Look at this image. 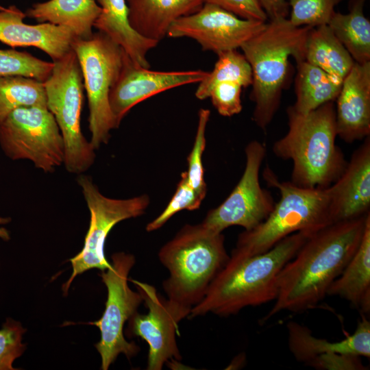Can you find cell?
Masks as SVG:
<instances>
[{"mask_svg": "<svg viewBox=\"0 0 370 370\" xmlns=\"http://www.w3.org/2000/svg\"><path fill=\"white\" fill-rule=\"evenodd\" d=\"M369 219V212L332 223L310 236L282 269L275 304L262 323L284 310L315 308L356 253Z\"/></svg>", "mask_w": 370, "mask_h": 370, "instance_id": "cell-1", "label": "cell"}, {"mask_svg": "<svg viewBox=\"0 0 370 370\" xmlns=\"http://www.w3.org/2000/svg\"><path fill=\"white\" fill-rule=\"evenodd\" d=\"M310 236L304 232H295L268 251L254 256L231 254L188 318L208 313L227 317L246 307L275 301L282 269Z\"/></svg>", "mask_w": 370, "mask_h": 370, "instance_id": "cell-2", "label": "cell"}, {"mask_svg": "<svg viewBox=\"0 0 370 370\" xmlns=\"http://www.w3.org/2000/svg\"><path fill=\"white\" fill-rule=\"evenodd\" d=\"M288 130L275 141L273 153L293 163L291 182L305 188H326L343 172L347 161L336 145L334 101L306 113L286 109Z\"/></svg>", "mask_w": 370, "mask_h": 370, "instance_id": "cell-3", "label": "cell"}, {"mask_svg": "<svg viewBox=\"0 0 370 370\" xmlns=\"http://www.w3.org/2000/svg\"><path fill=\"white\" fill-rule=\"evenodd\" d=\"M169 271L162 288L171 304L188 315L230 258L222 233L201 223L184 225L158 252Z\"/></svg>", "mask_w": 370, "mask_h": 370, "instance_id": "cell-4", "label": "cell"}, {"mask_svg": "<svg viewBox=\"0 0 370 370\" xmlns=\"http://www.w3.org/2000/svg\"><path fill=\"white\" fill-rule=\"evenodd\" d=\"M311 27H296L286 18H275L241 47L252 71L249 95L255 104L252 120L262 131L267 130L280 106L289 58L295 62L304 60L306 40Z\"/></svg>", "mask_w": 370, "mask_h": 370, "instance_id": "cell-5", "label": "cell"}, {"mask_svg": "<svg viewBox=\"0 0 370 370\" xmlns=\"http://www.w3.org/2000/svg\"><path fill=\"white\" fill-rule=\"evenodd\" d=\"M263 177L268 186L279 190L280 199L266 219L238 235L231 254L248 256L264 253L291 234L312 235L333 223L328 187L305 188L291 182H280L269 166Z\"/></svg>", "mask_w": 370, "mask_h": 370, "instance_id": "cell-6", "label": "cell"}, {"mask_svg": "<svg viewBox=\"0 0 370 370\" xmlns=\"http://www.w3.org/2000/svg\"><path fill=\"white\" fill-rule=\"evenodd\" d=\"M71 47L82 70L88 102L90 142L96 149L106 144L110 131L119 127L109 95L121 71L125 51L99 31L87 39L75 38Z\"/></svg>", "mask_w": 370, "mask_h": 370, "instance_id": "cell-7", "label": "cell"}, {"mask_svg": "<svg viewBox=\"0 0 370 370\" xmlns=\"http://www.w3.org/2000/svg\"><path fill=\"white\" fill-rule=\"evenodd\" d=\"M53 62L51 73L43 82L47 106L63 138L64 164L66 170L81 174L91 166L95 158V149L81 130L84 88L82 70L73 49Z\"/></svg>", "mask_w": 370, "mask_h": 370, "instance_id": "cell-8", "label": "cell"}, {"mask_svg": "<svg viewBox=\"0 0 370 370\" xmlns=\"http://www.w3.org/2000/svg\"><path fill=\"white\" fill-rule=\"evenodd\" d=\"M0 145L12 160H28L45 172L64 164L63 138L47 106L21 107L0 124Z\"/></svg>", "mask_w": 370, "mask_h": 370, "instance_id": "cell-9", "label": "cell"}, {"mask_svg": "<svg viewBox=\"0 0 370 370\" xmlns=\"http://www.w3.org/2000/svg\"><path fill=\"white\" fill-rule=\"evenodd\" d=\"M135 262L132 254L115 253L112 256L111 266L100 275L108 290L106 308L101 317L90 324L98 327L101 332L95 347L101 356L103 370H107L119 354L130 358L139 351L137 345L127 341L123 334L125 323L143 302L140 293L133 291L127 284L128 275Z\"/></svg>", "mask_w": 370, "mask_h": 370, "instance_id": "cell-10", "label": "cell"}, {"mask_svg": "<svg viewBox=\"0 0 370 370\" xmlns=\"http://www.w3.org/2000/svg\"><path fill=\"white\" fill-rule=\"evenodd\" d=\"M77 182L90 212V225L84 247L70 259L72 274L64 285L67 291L74 278L92 269L106 270L111 266L104 254L106 238L118 223L143 214L149 204V198L143 195L126 199L107 197L102 195L90 177L81 175Z\"/></svg>", "mask_w": 370, "mask_h": 370, "instance_id": "cell-11", "label": "cell"}, {"mask_svg": "<svg viewBox=\"0 0 370 370\" xmlns=\"http://www.w3.org/2000/svg\"><path fill=\"white\" fill-rule=\"evenodd\" d=\"M245 167L234 190L219 206L210 210L201 225L218 233L238 225L249 231L262 223L272 212L275 202L271 194L261 187L260 170L267 149L258 140L249 142L245 149Z\"/></svg>", "mask_w": 370, "mask_h": 370, "instance_id": "cell-12", "label": "cell"}, {"mask_svg": "<svg viewBox=\"0 0 370 370\" xmlns=\"http://www.w3.org/2000/svg\"><path fill=\"white\" fill-rule=\"evenodd\" d=\"M135 284L148 309L145 314L136 312L130 319V334L145 341L149 345L147 369L161 370L170 360H181L176 336L179 323L187 314L172 305L147 283L130 279Z\"/></svg>", "mask_w": 370, "mask_h": 370, "instance_id": "cell-13", "label": "cell"}, {"mask_svg": "<svg viewBox=\"0 0 370 370\" xmlns=\"http://www.w3.org/2000/svg\"><path fill=\"white\" fill-rule=\"evenodd\" d=\"M266 23L242 18L214 4L204 3L197 12L177 19L167 36L196 40L204 51L217 53L237 49L259 33Z\"/></svg>", "mask_w": 370, "mask_h": 370, "instance_id": "cell-14", "label": "cell"}, {"mask_svg": "<svg viewBox=\"0 0 370 370\" xmlns=\"http://www.w3.org/2000/svg\"><path fill=\"white\" fill-rule=\"evenodd\" d=\"M208 74L203 70L151 71L137 66L125 51L121 71L109 95L117 125L138 103L175 87L200 82Z\"/></svg>", "mask_w": 370, "mask_h": 370, "instance_id": "cell-15", "label": "cell"}, {"mask_svg": "<svg viewBox=\"0 0 370 370\" xmlns=\"http://www.w3.org/2000/svg\"><path fill=\"white\" fill-rule=\"evenodd\" d=\"M328 188L333 223L356 219L369 212V136L352 153L342 174Z\"/></svg>", "mask_w": 370, "mask_h": 370, "instance_id": "cell-16", "label": "cell"}, {"mask_svg": "<svg viewBox=\"0 0 370 370\" xmlns=\"http://www.w3.org/2000/svg\"><path fill=\"white\" fill-rule=\"evenodd\" d=\"M337 136L352 143L370 136V62H355L336 99Z\"/></svg>", "mask_w": 370, "mask_h": 370, "instance_id": "cell-17", "label": "cell"}, {"mask_svg": "<svg viewBox=\"0 0 370 370\" xmlns=\"http://www.w3.org/2000/svg\"><path fill=\"white\" fill-rule=\"evenodd\" d=\"M25 13L15 5L0 10V41L12 47H33L58 60L72 49L76 38L67 27L50 23H23Z\"/></svg>", "mask_w": 370, "mask_h": 370, "instance_id": "cell-18", "label": "cell"}, {"mask_svg": "<svg viewBox=\"0 0 370 370\" xmlns=\"http://www.w3.org/2000/svg\"><path fill=\"white\" fill-rule=\"evenodd\" d=\"M286 328L290 352L305 365L319 355L331 352L370 357V322L365 314L353 334L336 342L315 337L308 327L294 321H289Z\"/></svg>", "mask_w": 370, "mask_h": 370, "instance_id": "cell-19", "label": "cell"}, {"mask_svg": "<svg viewBox=\"0 0 370 370\" xmlns=\"http://www.w3.org/2000/svg\"><path fill=\"white\" fill-rule=\"evenodd\" d=\"M128 21L140 36L159 42L179 18L197 12L203 0H125Z\"/></svg>", "mask_w": 370, "mask_h": 370, "instance_id": "cell-20", "label": "cell"}, {"mask_svg": "<svg viewBox=\"0 0 370 370\" xmlns=\"http://www.w3.org/2000/svg\"><path fill=\"white\" fill-rule=\"evenodd\" d=\"M101 12L94 27L109 36L120 45L137 66L149 69L147 53L158 42L137 34L128 21V8L125 0H96Z\"/></svg>", "mask_w": 370, "mask_h": 370, "instance_id": "cell-21", "label": "cell"}, {"mask_svg": "<svg viewBox=\"0 0 370 370\" xmlns=\"http://www.w3.org/2000/svg\"><path fill=\"white\" fill-rule=\"evenodd\" d=\"M327 295L347 300L362 314L370 312V219L361 242L341 274L330 285Z\"/></svg>", "mask_w": 370, "mask_h": 370, "instance_id": "cell-22", "label": "cell"}, {"mask_svg": "<svg viewBox=\"0 0 370 370\" xmlns=\"http://www.w3.org/2000/svg\"><path fill=\"white\" fill-rule=\"evenodd\" d=\"M101 8L96 0H49L34 4L26 16L71 29L77 38L87 39Z\"/></svg>", "mask_w": 370, "mask_h": 370, "instance_id": "cell-23", "label": "cell"}, {"mask_svg": "<svg viewBox=\"0 0 370 370\" xmlns=\"http://www.w3.org/2000/svg\"><path fill=\"white\" fill-rule=\"evenodd\" d=\"M304 60L342 82L355 63L328 25L310 29L304 47Z\"/></svg>", "mask_w": 370, "mask_h": 370, "instance_id": "cell-24", "label": "cell"}, {"mask_svg": "<svg viewBox=\"0 0 370 370\" xmlns=\"http://www.w3.org/2000/svg\"><path fill=\"white\" fill-rule=\"evenodd\" d=\"M296 100L292 106L295 110L306 113L336 100L342 81L304 60L296 61Z\"/></svg>", "mask_w": 370, "mask_h": 370, "instance_id": "cell-25", "label": "cell"}, {"mask_svg": "<svg viewBox=\"0 0 370 370\" xmlns=\"http://www.w3.org/2000/svg\"><path fill=\"white\" fill-rule=\"evenodd\" d=\"M366 0H350L349 12L332 14L328 25L354 60L370 62V21L364 14Z\"/></svg>", "mask_w": 370, "mask_h": 370, "instance_id": "cell-26", "label": "cell"}, {"mask_svg": "<svg viewBox=\"0 0 370 370\" xmlns=\"http://www.w3.org/2000/svg\"><path fill=\"white\" fill-rule=\"evenodd\" d=\"M35 106H47L43 82L23 76L0 77V124L14 110Z\"/></svg>", "mask_w": 370, "mask_h": 370, "instance_id": "cell-27", "label": "cell"}, {"mask_svg": "<svg viewBox=\"0 0 370 370\" xmlns=\"http://www.w3.org/2000/svg\"><path fill=\"white\" fill-rule=\"evenodd\" d=\"M217 56L214 69L199 82L197 88L195 96L199 99L208 98L212 88L221 82H233L243 88L252 84L251 68L243 53L234 49L219 53Z\"/></svg>", "mask_w": 370, "mask_h": 370, "instance_id": "cell-28", "label": "cell"}, {"mask_svg": "<svg viewBox=\"0 0 370 370\" xmlns=\"http://www.w3.org/2000/svg\"><path fill=\"white\" fill-rule=\"evenodd\" d=\"M53 68V62L42 60L25 51L0 49V77L23 76L44 82Z\"/></svg>", "mask_w": 370, "mask_h": 370, "instance_id": "cell-29", "label": "cell"}, {"mask_svg": "<svg viewBox=\"0 0 370 370\" xmlns=\"http://www.w3.org/2000/svg\"><path fill=\"white\" fill-rule=\"evenodd\" d=\"M290 22L296 27L328 25L334 8L345 0H287Z\"/></svg>", "mask_w": 370, "mask_h": 370, "instance_id": "cell-30", "label": "cell"}, {"mask_svg": "<svg viewBox=\"0 0 370 370\" xmlns=\"http://www.w3.org/2000/svg\"><path fill=\"white\" fill-rule=\"evenodd\" d=\"M210 111L201 108L198 113V124L193 149L188 156V170L186 171L190 185L205 197L207 186L204 181L202 155L206 146V129L210 118Z\"/></svg>", "mask_w": 370, "mask_h": 370, "instance_id": "cell-31", "label": "cell"}, {"mask_svg": "<svg viewBox=\"0 0 370 370\" xmlns=\"http://www.w3.org/2000/svg\"><path fill=\"white\" fill-rule=\"evenodd\" d=\"M204 197L199 194L189 184L186 171L181 175L177 189L169 203L156 219L146 226L147 232H153L162 227L174 214L183 210L198 209Z\"/></svg>", "mask_w": 370, "mask_h": 370, "instance_id": "cell-32", "label": "cell"}, {"mask_svg": "<svg viewBox=\"0 0 370 370\" xmlns=\"http://www.w3.org/2000/svg\"><path fill=\"white\" fill-rule=\"evenodd\" d=\"M25 332L21 325L8 319L0 330V370H13L14 360L23 353L25 345L21 343Z\"/></svg>", "mask_w": 370, "mask_h": 370, "instance_id": "cell-33", "label": "cell"}, {"mask_svg": "<svg viewBox=\"0 0 370 370\" xmlns=\"http://www.w3.org/2000/svg\"><path fill=\"white\" fill-rule=\"evenodd\" d=\"M242 88L241 85L233 82H221L212 88L209 97L219 114L232 116L241 112Z\"/></svg>", "mask_w": 370, "mask_h": 370, "instance_id": "cell-34", "label": "cell"}, {"mask_svg": "<svg viewBox=\"0 0 370 370\" xmlns=\"http://www.w3.org/2000/svg\"><path fill=\"white\" fill-rule=\"evenodd\" d=\"M361 357L347 354L326 353L319 355L306 365L319 370H364L367 369Z\"/></svg>", "mask_w": 370, "mask_h": 370, "instance_id": "cell-35", "label": "cell"}, {"mask_svg": "<svg viewBox=\"0 0 370 370\" xmlns=\"http://www.w3.org/2000/svg\"><path fill=\"white\" fill-rule=\"evenodd\" d=\"M204 3L219 6L236 16L250 20L266 22L267 14L258 0H203Z\"/></svg>", "mask_w": 370, "mask_h": 370, "instance_id": "cell-36", "label": "cell"}, {"mask_svg": "<svg viewBox=\"0 0 370 370\" xmlns=\"http://www.w3.org/2000/svg\"><path fill=\"white\" fill-rule=\"evenodd\" d=\"M258 1L269 21L278 18H286L290 13L287 0H258Z\"/></svg>", "mask_w": 370, "mask_h": 370, "instance_id": "cell-37", "label": "cell"}, {"mask_svg": "<svg viewBox=\"0 0 370 370\" xmlns=\"http://www.w3.org/2000/svg\"><path fill=\"white\" fill-rule=\"evenodd\" d=\"M3 221V219L0 218V223ZM0 237L4 240L9 238V234L7 230L4 228L0 227Z\"/></svg>", "mask_w": 370, "mask_h": 370, "instance_id": "cell-38", "label": "cell"}, {"mask_svg": "<svg viewBox=\"0 0 370 370\" xmlns=\"http://www.w3.org/2000/svg\"><path fill=\"white\" fill-rule=\"evenodd\" d=\"M3 8V7L0 5V10H2Z\"/></svg>", "mask_w": 370, "mask_h": 370, "instance_id": "cell-39", "label": "cell"}]
</instances>
